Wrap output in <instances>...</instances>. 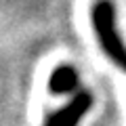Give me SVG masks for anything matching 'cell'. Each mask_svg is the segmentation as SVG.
Here are the masks:
<instances>
[{"mask_svg": "<svg viewBox=\"0 0 126 126\" xmlns=\"http://www.w3.org/2000/svg\"><path fill=\"white\" fill-rule=\"evenodd\" d=\"M80 84V78H78V72L72 67V65H59V67L53 69L48 78V90L53 94H67L74 93Z\"/></svg>", "mask_w": 126, "mask_h": 126, "instance_id": "obj_3", "label": "cell"}, {"mask_svg": "<svg viewBox=\"0 0 126 126\" xmlns=\"http://www.w3.org/2000/svg\"><path fill=\"white\" fill-rule=\"evenodd\" d=\"M90 21L103 53L126 72V44L116 25V4L113 0H97L90 9Z\"/></svg>", "mask_w": 126, "mask_h": 126, "instance_id": "obj_1", "label": "cell"}, {"mask_svg": "<svg viewBox=\"0 0 126 126\" xmlns=\"http://www.w3.org/2000/svg\"><path fill=\"white\" fill-rule=\"evenodd\" d=\"M90 105H93V97H90V93H86V90H78L65 107L53 111L48 118H46L44 126H78V122H80L82 116L90 109Z\"/></svg>", "mask_w": 126, "mask_h": 126, "instance_id": "obj_2", "label": "cell"}]
</instances>
